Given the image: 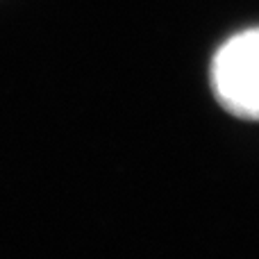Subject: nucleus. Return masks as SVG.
Returning <instances> with one entry per match:
<instances>
[{
	"label": "nucleus",
	"instance_id": "nucleus-1",
	"mask_svg": "<svg viewBox=\"0 0 259 259\" xmlns=\"http://www.w3.org/2000/svg\"><path fill=\"white\" fill-rule=\"evenodd\" d=\"M211 89L228 114L259 121V27L230 36L216 50Z\"/></svg>",
	"mask_w": 259,
	"mask_h": 259
}]
</instances>
